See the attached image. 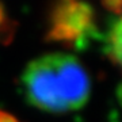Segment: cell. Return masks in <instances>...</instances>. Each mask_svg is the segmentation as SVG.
Returning a JSON list of instances; mask_svg holds the SVG:
<instances>
[{
	"instance_id": "6da1fadb",
	"label": "cell",
	"mask_w": 122,
	"mask_h": 122,
	"mask_svg": "<svg viewBox=\"0 0 122 122\" xmlns=\"http://www.w3.org/2000/svg\"><path fill=\"white\" fill-rule=\"evenodd\" d=\"M26 100L50 114L80 110L91 95V79L86 66L69 53H48L31 60L20 75Z\"/></svg>"
},
{
	"instance_id": "3957f363",
	"label": "cell",
	"mask_w": 122,
	"mask_h": 122,
	"mask_svg": "<svg viewBox=\"0 0 122 122\" xmlns=\"http://www.w3.org/2000/svg\"><path fill=\"white\" fill-rule=\"evenodd\" d=\"M105 52L110 61L122 72V15L110 25L105 41Z\"/></svg>"
},
{
	"instance_id": "8992f818",
	"label": "cell",
	"mask_w": 122,
	"mask_h": 122,
	"mask_svg": "<svg viewBox=\"0 0 122 122\" xmlns=\"http://www.w3.org/2000/svg\"><path fill=\"white\" fill-rule=\"evenodd\" d=\"M0 122H20V121L11 113L0 109Z\"/></svg>"
},
{
	"instance_id": "7a4b0ae2",
	"label": "cell",
	"mask_w": 122,
	"mask_h": 122,
	"mask_svg": "<svg viewBox=\"0 0 122 122\" xmlns=\"http://www.w3.org/2000/svg\"><path fill=\"white\" fill-rule=\"evenodd\" d=\"M98 35L96 12L86 0H52L46 11L45 41L68 49H86Z\"/></svg>"
},
{
	"instance_id": "5b68a950",
	"label": "cell",
	"mask_w": 122,
	"mask_h": 122,
	"mask_svg": "<svg viewBox=\"0 0 122 122\" xmlns=\"http://www.w3.org/2000/svg\"><path fill=\"white\" fill-rule=\"evenodd\" d=\"M102 3L109 11L122 15V0H102Z\"/></svg>"
},
{
	"instance_id": "277c9868",
	"label": "cell",
	"mask_w": 122,
	"mask_h": 122,
	"mask_svg": "<svg viewBox=\"0 0 122 122\" xmlns=\"http://www.w3.org/2000/svg\"><path fill=\"white\" fill-rule=\"evenodd\" d=\"M15 33V23L7 16L3 4L0 3V44H8Z\"/></svg>"
}]
</instances>
